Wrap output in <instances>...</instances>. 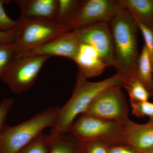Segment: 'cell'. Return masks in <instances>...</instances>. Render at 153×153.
Masks as SVG:
<instances>
[{"mask_svg": "<svg viewBox=\"0 0 153 153\" xmlns=\"http://www.w3.org/2000/svg\"><path fill=\"white\" fill-rule=\"evenodd\" d=\"M127 145L142 153L153 147V118L144 124H139L128 119L125 123Z\"/></svg>", "mask_w": 153, "mask_h": 153, "instance_id": "cell-13", "label": "cell"}, {"mask_svg": "<svg viewBox=\"0 0 153 153\" xmlns=\"http://www.w3.org/2000/svg\"><path fill=\"white\" fill-rule=\"evenodd\" d=\"M13 102L11 99H6L0 102V132L2 130L6 118Z\"/></svg>", "mask_w": 153, "mask_h": 153, "instance_id": "cell-25", "label": "cell"}, {"mask_svg": "<svg viewBox=\"0 0 153 153\" xmlns=\"http://www.w3.org/2000/svg\"><path fill=\"white\" fill-rule=\"evenodd\" d=\"M10 2V1L0 0V31H10L20 26L18 20L15 21L11 19L5 10L4 5Z\"/></svg>", "mask_w": 153, "mask_h": 153, "instance_id": "cell-21", "label": "cell"}, {"mask_svg": "<svg viewBox=\"0 0 153 153\" xmlns=\"http://www.w3.org/2000/svg\"><path fill=\"white\" fill-rule=\"evenodd\" d=\"M134 19L136 22L138 28L140 29L144 39L145 45L149 52L153 66V29L144 25L137 19Z\"/></svg>", "mask_w": 153, "mask_h": 153, "instance_id": "cell-23", "label": "cell"}, {"mask_svg": "<svg viewBox=\"0 0 153 153\" xmlns=\"http://www.w3.org/2000/svg\"><path fill=\"white\" fill-rule=\"evenodd\" d=\"M71 31L68 25L56 21L36 20L21 23L17 30L14 58L22 57L32 49Z\"/></svg>", "mask_w": 153, "mask_h": 153, "instance_id": "cell-5", "label": "cell"}, {"mask_svg": "<svg viewBox=\"0 0 153 153\" xmlns=\"http://www.w3.org/2000/svg\"><path fill=\"white\" fill-rule=\"evenodd\" d=\"M123 87L128 93L131 103L148 101L150 93L137 76L126 77Z\"/></svg>", "mask_w": 153, "mask_h": 153, "instance_id": "cell-16", "label": "cell"}, {"mask_svg": "<svg viewBox=\"0 0 153 153\" xmlns=\"http://www.w3.org/2000/svg\"><path fill=\"white\" fill-rule=\"evenodd\" d=\"M134 18L153 29V0H119Z\"/></svg>", "mask_w": 153, "mask_h": 153, "instance_id": "cell-14", "label": "cell"}, {"mask_svg": "<svg viewBox=\"0 0 153 153\" xmlns=\"http://www.w3.org/2000/svg\"><path fill=\"white\" fill-rule=\"evenodd\" d=\"M132 112L137 117L148 116L153 118V102L149 101L131 102Z\"/></svg>", "mask_w": 153, "mask_h": 153, "instance_id": "cell-24", "label": "cell"}, {"mask_svg": "<svg viewBox=\"0 0 153 153\" xmlns=\"http://www.w3.org/2000/svg\"><path fill=\"white\" fill-rule=\"evenodd\" d=\"M80 1L76 0H58L56 22L68 25L75 14Z\"/></svg>", "mask_w": 153, "mask_h": 153, "instance_id": "cell-18", "label": "cell"}, {"mask_svg": "<svg viewBox=\"0 0 153 153\" xmlns=\"http://www.w3.org/2000/svg\"><path fill=\"white\" fill-rule=\"evenodd\" d=\"M150 94H153V81L152 85V88H151L150 91Z\"/></svg>", "mask_w": 153, "mask_h": 153, "instance_id": "cell-29", "label": "cell"}, {"mask_svg": "<svg viewBox=\"0 0 153 153\" xmlns=\"http://www.w3.org/2000/svg\"><path fill=\"white\" fill-rule=\"evenodd\" d=\"M17 44L16 42L0 44V79L9 64L16 56Z\"/></svg>", "mask_w": 153, "mask_h": 153, "instance_id": "cell-20", "label": "cell"}, {"mask_svg": "<svg viewBox=\"0 0 153 153\" xmlns=\"http://www.w3.org/2000/svg\"><path fill=\"white\" fill-rule=\"evenodd\" d=\"M18 28L10 31H0V44H9L15 42Z\"/></svg>", "mask_w": 153, "mask_h": 153, "instance_id": "cell-26", "label": "cell"}, {"mask_svg": "<svg viewBox=\"0 0 153 153\" xmlns=\"http://www.w3.org/2000/svg\"><path fill=\"white\" fill-rule=\"evenodd\" d=\"M125 123L82 114L74 121L69 132L80 142L99 141L109 147L127 145Z\"/></svg>", "mask_w": 153, "mask_h": 153, "instance_id": "cell-4", "label": "cell"}, {"mask_svg": "<svg viewBox=\"0 0 153 153\" xmlns=\"http://www.w3.org/2000/svg\"><path fill=\"white\" fill-rule=\"evenodd\" d=\"M80 142L73 136L62 135L52 140L49 153H77Z\"/></svg>", "mask_w": 153, "mask_h": 153, "instance_id": "cell-17", "label": "cell"}, {"mask_svg": "<svg viewBox=\"0 0 153 153\" xmlns=\"http://www.w3.org/2000/svg\"><path fill=\"white\" fill-rule=\"evenodd\" d=\"M80 150L84 153H108L109 146L99 141L80 142Z\"/></svg>", "mask_w": 153, "mask_h": 153, "instance_id": "cell-22", "label": "cell"}, {"mask_svg": "<svg viewBox=\"0 0 153 153\" xmlns=\"http://www.w3.org/2000/svg\"><path fill=\"white\" fill-rule=\"evenodd\" d=\"M126 76L117 72L113 76L98 82H90L78 76L71 97L60 108L57 119L52 127L49 137L53 140L69 132L76 118L85 113L95 97L107 88L123 87Z\"/></svg>", "mask_w": 153, "mask_h": 153, "instance_id": "cell-1", "label": "cell"}, {"mask_svg": "<svg viewBox=\"0 0 153 153\" xmlns=\"http://www.w3.org/2000/svg\"><path fill=\"white\" fill-rule=\"evenodd\" d=\"M52 144L49 135L42 133L18 153H48Z\"/></svg>", "mask_w": 153, "mask_h": 153, "instance_id": "cell-19", "label": "cell"}, {"mask_svg": "<svg viewBox=\"0 0 153 153\" xmlns=\"http://www.w3.org/2000/svg\"><path fill=\"white\" fill-rule=\"evenodd\" d=\"M153 66L149 50L144 45L139 56L137 76L150 92L153 81Z\"/></svg>", "mask_w": 153, "mask_h": 153, "instance_id": "cell-15", "label": "cell"}, {"mask_svg": "<svg viewBox=\"0 0 153 153\" xmlns=\"http://www.w3.org/2000/svg\"><path fill=\"white\" fill-rule=\"evenodd\" d=\"M142 153H153V147L145 151Z\"/></svg>", "mask_w": 153, "mask_h": 153, "instance_id": "cell-28", "label": "cell"}, {"mask_svg": "<svg viewBox=\"0 0 153 153\" xmlns=\"http://www.w3.org/2000/svg\"><path fill=\"white\" fill-rule=\"evenodd\" d=\"M123 9L119 0L80 1L68 25L73 30L97 23H108Z\"/></svg>", "mask_w": 153, "mask_h": 153, "instance_id": "cell-8", "label": "cell"}, {"mask_svg": "<svg viewBox=\"0 0 153 153\" xmlns=\"http://www.w3.org/2000/svg\"><path fill=\"white\" fill-rule=\"evenodd\" d=\"M73 61L78 66V76L88 79L98 76L108 66L93 47L81 44Z\"/></svg>", "mask_w": 153, "mask_h": 153, "instance_id": "cell-12", "label": "cell"}, {"mask_svg": "<svg viewBox=\"0 0 153 153\" xmlns=\"http://www.w3.org/2000/svg\"><path fill=\"white\" fill-rule=\"evenodd\" d=\"M20 10L19 24L32 21H56L58 0L15 1Z\"/></svg>", "mask_w": 153, "mask_h": 153, "instance_id": "cell-11", "label": "cell"}, {"mask_svg": "<svg viewBox=\"0 0 153 153\" xmlns=\"http://www.w3.org/2000/svg\"><path fill=\"white\" fill-rule=\"evenodd\" d=\"M81 44L76 33L72 30L32 49L23 55L50 57L52 56H60L73 60Z\"/></svg>", "mask_w": 153, "mask_h": 153, "instance_id": "cell-10", "label": "cell"}, {"mask_svg": "<svg viewBox=\"0 0 153 153\" xmlns=\"http://www.w3.org/2000/svg\"><path fill=\"white\" fill-rule=\"evenodd\" d=\"M60 108H49L30 119L13 126H6L0 132L2 153H18L55 124Z\"/></svg>", "mask_w": 153, "mask_h": 153, "instance_id": "cell-3", "label": "cell"}, {"mask_svg": "<svg viewBox=\"0 0 153 153\" xmlns=\"http://www.w3.org/2000/svg\"><path fill=\"white\" fill-rule=\"evenodd\" d=\"M128 113L127 102L122 87L114 86L100 93L82 114L124 123L129 119Z\"/></svg>", "mask_w": 153, "mask_h": 153, "instance_id": "cell-7", "label": "cell"}, {"mask_svg": "<svg viewBox=\"0 0 153 153\" xmlns=\"http://www.w3.org/2000/svg\"><path fill=\"white\" fill-rule=\"evenodd\" d=\"M108 153H141L128 145L109 147Z\"/></svg>", "mask_w": 153, "mask_h": 153, "instance_id": "cell-27", "label": "cell"}, {"mask_svg": "<svg viewBox=\"0 0 153 153\" xmlns=\"http://www.w3.org/2000/svg\"><path fill=\"white\" fill-rule=\"evenodd\" d=\"M110 23L114 47V67L117 73L126 77L137 76L138 28L133 16L124 9Z\"/></svg>", "mask_w": 153, "mask_h": 153, "instance_id": "cell-2", "label": "cell"}, {"mask_svg": "<svg viewBox=\"0 0 153 153\" xmlns=\"http://www.w3.org/2000/svg\"><path fill=\"white\" fill-rule=\"evenodd\" d=\"M73 30L81 44L93 47L105 64L114 67L113 40L107 23H97Z\"/></svg>", "mask_w": 153, "mask_h": 153, "instance_id": "cell-9", "label": "cell"}, {"mask_svg": "<svg viewBox=\"0 0 153 153\" xmlns=\"http://www.w3.org/2000/svg\"><path fill=\"white\" fill-rule=\"evenodd\" d=\"M50 57L23 55L14 58L1 79L15 94H21L34 85L45 62Z\"/></svg>", "mask_w": 153, "mask_h": 153, "instance_id": "cell-6", "label": "cell"}]
</instances>
